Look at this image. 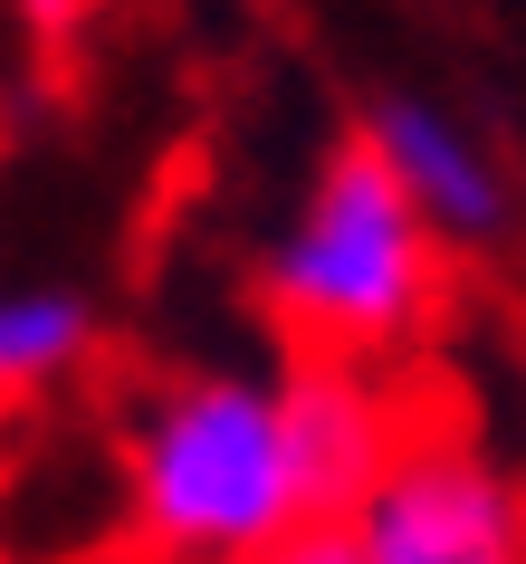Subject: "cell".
Wrapping results in <instances>:
<instances>
[{
    "label": "cell",
    "instance_id": "6da1fadb",
    "mask_svg": "<svg viewBox=\"0 0 526 564\" xmlns=\"http://www.w3.org/2000/svg\"><path fill=\"white\" fill-rule=\"evenodd\" d=\"M96 459L135 564H268L335 527L288 364H163L116 392Z\"/></svg>",
    "mask_w": 526,
    "mask_h": 564
},
{
    "label": "cell",
    "instance_id": "7a4b0ae2",
    "mask_svg": "<svg viewBox=\"0 0 526 564\" xmlns=\"http://www.w3.org/2000/svg\"><path fill=\"white\" fill-rule=\"evenodd\" d=\"M249 306L288 364H393L431 345L450 306V239L402 202L364 134L325 153L249 249Z\"/></svg>",
    "mask_w": 526,
    "mask_h": 564
},
{
    "label": "cell",
    "instance_id": "3957f363",
    "mask_svg": "<svg viewBox=\"0 0 526 564\" xmlns=\"http://www.w3.org/2000/svg\"><path fill=\"white\" fill-rule=\"evenodd\" d=\"M335 535L354 564H526V478L460 412L421 402Z\"/></svg>",
    "mask_w": 526,
    "mask_h": 564
},
{
    "label": "cell",
    "instance_id": "277c9868",
    "mask_svg": "<svg viewBox=\"0 0 526 564\" xmlns=\"http://www.w3.org/2000/svg\"><path fill=\"white\" fill-rule=\"evenodd\" d=\"M364 144L383 153V173L402 182V202L431 220L450 249H489V239L517 230V182H507V163H497V144L479 134V124L450 106V96H374L364 106V124H354Z\"/></svg>",
    "mask_w": 526,
    "mask_h": 564
},
{
    "label": "cell",
    "instance_id": "5b68a950",
    "mask_svg": "<svg viewBox=\"0 0 526 564\" xmlns=\"http://www.w3.org/2000/svg\"><path fill=\"white\" fill-rule=\"evenodd\" d=\"M106 373V306L67 278H0V421L58 412Z\"/></svg>",
    "mask_w": 526,
    "mask_h": 564
}]
</instances>
